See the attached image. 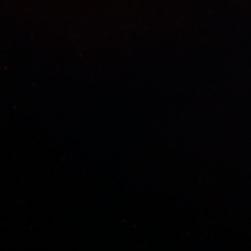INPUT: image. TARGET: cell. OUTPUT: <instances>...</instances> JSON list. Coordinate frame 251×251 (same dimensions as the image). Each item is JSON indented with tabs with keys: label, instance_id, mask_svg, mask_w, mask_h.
Instances as JSON below:
<instances>
[]
</instances>
